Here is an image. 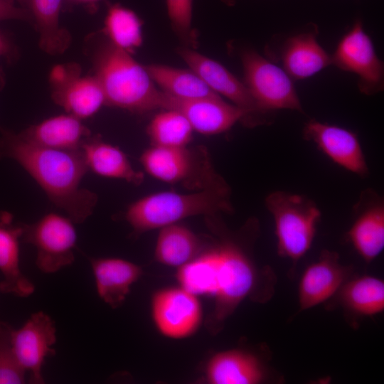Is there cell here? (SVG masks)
I'll return each mask as SVG.
<instances>
[{
  "instance_id": "31",
  "label": "cell",
  "mask_w": 384,
  "mask_h": 384,
  "mask_svg": "<svg viewBox=\"0 0 384 384\" xmlns=\"http://www.w3.org/2000/svg\"><path fill=\"white\" fill-rule=\"evenodd\" d=\"M21 20L32 23L28 11L21 6L0 0V21Z\"/></svg>"
},
{
  "instance_id": "27",
  "label": "cell",
  "mask_w": 384,
  "mask_h": 384,
  "mask_svg": "<svg viewBox=\"0 0 384 384\" xmlns=\"http://www.w3.org/2000/svg\"><path fill=\"white\" fill-rule=\"evenodd\" d=\"M193 129L186 118L173 110H163L151 119L146 133L152 146L178 147L188 146Z\"/></svg>"
},
{
  "instance_id": "1",
  "label": "cell",
  "mask_w": 384,
  "mask_h": 384,
  "mask_svg": "<svg viewBox=\"0 0 384 384\" xmlns=\"http://www.w3.org/2000/svg\"><path fill=\"white\" fill-rule=\"evenodd\" d=\"M0 160L17 162L39 185L49 201L75 223L90 217L97 203L96 193L81 187L89 171L81 149L67 151L33 144L10 130L0 129Z\"/></svg>"
},
{
  "instance_id": "10",
  "label": "cell",
  "mask_w": 384,
  "mask_h": 384,
  "mask_svg": "<svg viewBox=\"0 0 384 384\" xmlns=\"http://www.w3.org/2000/svg\"><path fill=\"white\" fill-rule=\"evenodd\" d=\"M331 57V64L358 77L359 87L363 93L373 94L383 87V63L360 22L341 38Z\"/></svg>"
},
{
  "instance_id": "33",
  "label": "cell",
  "mask_w": 384,
  "mask_h": 384,
  "mask_svg": "<svg viewBox=\"0 0 384 384\" xmlns=\"http://www.w3.org/2000/svg\"><path fill=\"white\" fill-rule=\"evenodd\" d=\"M5 51V45L1 36H0V55L3 54Z\"/></svg>"
},
{
  "instance_id": "16",
  "label": "cell",
  "mask_w": 384,
  "mask_h": 384,
  "mask_svg": "<svg viewBox=\"0 0 384 384\" xmlns=\"http://www.w3.org/2000/svg\"><path fill=\"white\" fill-rule=\"evenodd\" d=\"M178 54L190 69L216 94L245 110L250 117L257 115L262 117L265 114L257 107L245 83L223 65L190 48H181Z\"/></svg>"
},
{
  "instance_id": "8",
  "label": "cell",
  "mask_w": 384,
  "mask_h": 384,
  "mask_svg": "<svg viewBox=\"0 0 384 384\" xmlns=\"http://www.w3.org/2000/svg\"><path fill=\"white\" fill-rule=\"evenodd\" d=\"M48 80L53 101L81 120L93 116L105 105V95L96 78L83 75L77 63L54 65Z\"/></svg>"
},
{
  "instance_id": "23",
  "label": "cell",
  "mask_w": 384,
  "mask_h": 384,
  "mask_svg": "<svg viewBox=\"0 0 384 384\" xmlns=\"http://www.w3.org/2000/svg\"><path fill=\"white\" fill-rule=\"evenodd\" d=\"M284 70L294 79L308 78L331 64V57L312 33L288 38L282 54Z\"/></svg>"
},
{
  "instance_id": "25",
  "label": "cell",
  "mask_w": 384,
  "mask_h": 384,
  "mask_svg": "<svg viewBox=\"0 0 384 384\" xmlns=\"http://www.w3.org/2000/svg\"><path fill=\"white\" fill-rule=\"evenodd\" d=\"M201 251L198 237L179 223L159 229L154 249L156 260L164 265L179 267Z\"/></svg>"
},
{
  "instance_id": "2",
  "label": "cell",
  "mask_w": 384,
  "mask_h": 384,
  "mask_svg": "<svg viewBox=\"0 0 384 384\" xmlns=\"http://www.w3.org/2000/svg\"><path fill=\"white\" fill-rule=\"evenodd\" d=\"M230 195L226 181L188 193H153L129 204L124 218L134 233L139 235L193 216L231 213Z\"/></svg>"
},
{
  "instance_id": "24",
  "label": "cell",
  "mask_w": 384,
  "mask_h": 384,
  "mask_svg": "<svg viewBox=\"0 0 384 384\" xmlns=\"http://www.w3.org/2000/svg\"><path fill=\"white\" fill-rule=\"evenodd\" d=\"M336 295L343 308L356 316H373L384 310V282L375 276H351Z\"/></svg>"
},
{
  "instance_id": "19",
  "label": "cell",
  "mask_w": 384,
  "mask_h": 384,
  "mask_svg": "<svg viewBox=\"0 0 384 384\" xmlns=\"http://www.w3.org/2000/svg\"><path fill=\"white\" fill-rule=\"evenodd\" d=\"M19 134L36 145L67 151L80 150L83 142L92 135L80 119L68 113L46 119Z\"/></svg>"
},
{
  "instance_id": "28",
  "label": "cell",
  "mask_w": 384,
  "mask_h": 384,
  "mask_svg": "<svg viewBox=\"0 0 384 384\" xmlns=\"http://www.w3.org/2000/svg\"><path fill=\"white\" fill-rule=\"evenodd\" d=\"M142 26L133 11L116 4L108 9L104 31L111 43L130 53L142 43Z\"/></svg>"
},
{
  "instance_id": "14",
  "label": "cell",
  "mask_w": 384,
  "mask_h": 384,
  "mask_svg": "<svg viewBox=\"0 0 384 384\" xmlns=\"http://www.w3.org/2000/svg\"><path fill=\"white\" fill-rule=\"evenodd\" d=\"M353 220L346 239L368 264L384 248V201L374 190L363 191L353 208Z\"/></svg>"
},
{
  "instance_id": "22",
  "label": "cell",
  "mask_w": 384,
  "mask_h": 384,
  "mask_svg": "<svg viewBox=\"0 0 384 384\" xmlns=\"http://www.w3.org/2000/svg\"><path fill=\"white\" fill-rule=\"evenodd\" d=\"M64 0H18L28 11L39 34L40 48L50 55H59L69 47L71 37L61 27L60 13Z\"/></svg>"
},
{
  "instance_id": "3",
  "label": "cell",
  "mask_w": 384,
  "mask_h": 384,
  "mask_svg": "<svg viewBox=\"0 0 384 384\" xmlns=\"http://www.w3.org/2000/svg\"><path fill=\"white\" fill-rule=\"evenodd\" d=\"M92 65L106 105L138 114L160 109L161 90L129 53L108 41L95 49Z\"/></svg>"
},
{
  "instance_id": "35",
  "label": "cell",
  "mask_w": 384,
  "mask_h": 384,
  "mask_svg": "<svg viewBox=\"0 0 384 384\" xmlns=\"http://www.w3.org/2000/svg\"><path fill=\"white\" fill-rule=\"evenodd\" d=\"M6 2H9L10 4H16V2H18V0H4Z\"/></svg>"
},
{
  "instance_id": "21",
  "label": "cell",
  "mask_w": 384,
  "mask_h": 384,
  "mask_svg": "<svg viewBox=\"0 0 384 384\" xmlns=\"http://www.w3.org/2000/svg\"><path fill=\"white\" fill-rule=\"evenodd\" d=\"M88 170L105 178L119 179L140 185L144 178L119 147L104 142L100 135H91L80 148Z\"/></svg>"
},
{
  "instance_id": "6",
  "label": "cell",
  "mask_w": 384,
  "mask_h": 384,
  "mask_svg": "<svg viewBox=\"0 0 384 384\" xmlns=\"http://www.w3.org/2000/svg\"><path fill=\"white\" fill-rule=\"evenodd\" d=\"M245 85L264 114L277 110L303 109L292 82L282 68L252 50L241 54Z\"/></svg>"
},
{
  "instance_id": "4",
  "label": "cell",
  "mask_w": 384,
  "mask_h": 384,
  "mask_svg": "<svg viewBox=\"0 0 384 384\" xmlns=\"http://www.w3.org/2000/svg\"><path fill=\"white\" fill-rule=\"evenodd\" d=\"M265 204L274 220L277 254L295 266L313 244L321 210L307 196L284 191L270 193Z\"/></svg>"
},
{
  "instance_id": "20",
  "label": "cell",
  "mask_w": 384,
  "mask_h": 384,
  "mask_svg": "<svg viewBox=\"0 0 384 384\" xmlns=\"http://www.w3.org/2000/svg\"><path fill=\"white\" fill-rule=\"evenodd\" d=\"M90 263L97 294L112 308L124 303L131 286L143 272L140 266L120 258H92Z\"/></svg>"
},
{
  "instance_id": "30",
  "label": "cell",
  "mask_w": 384,
  "mask_h": 384,
  "mask_svg": "<svg viewBox=\"0 0 384 384\" xmlns=\"http://www.w3.org/2000/svg\"><path fill=\"white\" fill-rule=\"evenodd\" d=\"M167 12L174 30L182 36L191 31L193 0H166Z\"/></svg>"
},
{
  "instance_id": "11",
  "label": "cell",
  "mask_w": 384,
  "mask_h": 384,
  "mask_svg": "<svg viewBox=\"0 0 384 384\" xmlns=\"http://www.w3.org/2000/svg\"><path fill=\"white\" fill-rule=\"evenodd\" d=\"M160 109L180 112L188 121L193 131L204 135L223 133L242 120H250L251 124L252 120L245 110L225 102L222 97L184 100L161 91Z\"/></svg>"
},
{
  "instance_id": "29",
  "label": "cell",
  "mask_w": 384,
  "mask_h": 384,
  "mask_svg": "<svg viewBox=\"0 0 384 384\" xmlns=\"http://www.w3.org/2000/svg\"><path fill=\"white\" fill-rule=\"evenodd\" d=\"M12 327L0 321V384H21L26 382V371L14 352L11 331Z\"/></svg>"
},
{
  "instance_id": "5",
  "label": "cell",
  "mask_w": 384,
  "mask_h": 384,
  "mask_svg": "<svg viewBox=\"0 0 384 384\" xmlns=\"http://www.w3.org/2000/svg\"><path fill=\"white\" fill-rule=\"evenodd\" d=\"M146 174L167 183H183L191 189H201L225 182L212 166L208 153L188 146H152L139 158Z\"/></svg>"
},
{
  "instance_id": "9",
  "label": "cell",
  "mask_w": 384,
  "mask_h": 384,
  "mask_svg": "<svg viewBox=\"0 0 384 384\" xmlns=\"http://www.w3.org/2000/svg\"><path fill=\"white\" fill-rule=\"evenodd\" d=\"M151 312L157 330L173 339L191 336L202 321V306L198 296L181 287L156 291L151 298Z\"/></svg>"
},
{
  "instance_id": "13",
  "label": "cell",
  "mask_w": 384,
  "mask_h": 384,
  "mask_svg": "<svg viewBox=\"0 0 384 384\" xmlns=\"http://www.w3.org/2000/svg\"><path fill=\"white\" fill-rule=\"evenodd\" d=\"M304 138L312 142L327 158L342 169L362 178L369 168L360 140L353 132L315 119L303 129Z\"/></svg>"
},
{
  "instance_id": "12",
  "label": "cell",
  "mask_w": 384,
  "mask_h": 384,
  "mask_svg": "<svg viewBox=\"0 0 384 384\" xmlns=\"http://www.w3.org/2000/svg\"><path fill=\"white\" fill-rule=\"evenodd\" d=\"M55 332L53 321L42 311L33 314L20 329H11L14 352L21 367L28 373L30 383H44L42 367L46 358L55 353L52 348L56 341Z\"/></svg>"
},
{
  "instance_id": "34",
  "label": "cell",
  "mask_w": 384,
  "mask_h": 384,
  "mask_svg": "<svg viewBox=\"0 0 384 384\" xmlns=\"http://www.w3.org/2000/svg\"><path fill=\"white\" fill-rule=\"evenodd\" d=\"M4 84V76L3 75V71L0 69V90L3 87ZM1 127H0L1 129Z\"/></svg>"
},
{
  "instance_id": "15",
  "label": "cell",
  "mask_w": 384,
  "mask_h": 384,
  "mask_svg": "<svg viewBox=\"0 0 384 384\" xmlns=\"http://www.w3.org/2000/svg\"><path fill=\"white\" fill-rule=\"evenodd\" d=\"M352 276V267L340 262L339 255L323 250L316 260L304 270L299 283V310L304 311L336 295Z\"/></svg>"
},
{
  "instance_id": "7",
  "label": "cell",
  "mask_w": 384,
  "mask_h": 384,
  "mask_svg": "<svg viewBox=\"0 0 384 384\" xmlns=\"http://www.w3.org/2000/svg\"><path fill=\"white\" fill-rule=\"evenodd\" d=\"M74 222L67 215L51 212L37 221L22 224L23 242L37 251L36 263L44 273H54L75 260L73 249L77 241Z\"/></svg>"
},
{
  "instance_id": "32",
  "label": "cell",
  "mask_w": 384,
  "mask_h": 384,
  "mask_svg": "<svg viewBox=\"0 0 384 384\" xmlns=\"http://www.w3.org/2000/svg\"><path fill=\"white\" fill-rule=\"evenodd\" d=\"M102 0H64L72 5H85L87 6L95 7L97 4Z\"/></svg>"
},
{
  "instance_id": "18",
  "label": "cell",
  "mask_w": 384,
  "mask_h": 384,
  "mask_svg": "<svg viewBox=\"0 0 384 384\" xmlns=\"http://www.w3.org/2000/svg\"><path fill=\"white\" fill-rule=\"evenodd\" d=\"M212 384H258L267 378V370L255 354L242 349H230L214 354L206 368Z\"/></svg>"
},
{
  "instance_id": "26",
  "label": "cell",
  "mask_w": 384,
  "mask_h": 384,
  "mask_svg": "<svg viewBox=\"0 0 384 384\" xmlns=\"http://www.w3.org/2000/svg\"><path fill=\"white\" fill-rule=\"evenodd\" d=\"M154 82L164 92L179 99L220 97L193 70L160 64L144 65Z\"/></svg>"
},
{
  "instance_id": "17",
  "label": "cell",
  "mask_w": 384,
  "mask_h": 384,
  "mask_svg": "<svg viewBox=\"0 0 384 384\" xmlns=\"http://www.w3.org/2000/svg\"><path fill=\"white\" fill-rule=\"evenodd\" d=\"M22 224H13V215L0 212V292L26 297L34 292L33 284L23 274L20 267V240Z\"/></svg>"
}]
</instances>
